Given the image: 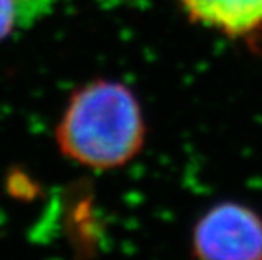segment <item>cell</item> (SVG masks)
Listing matches in <instances>:
<instances>
[{"label":"cell","mask_w":262,"mask_h":260,"mask_svg":"<svg viewBox=\"0 0 262 260\" xmlns=\"http://www.w3.org/2000/svg\"><path fill=\"white\" fill-rule=\"evenodd\" d=\"M19 9L15 0H0V41L7 39L17 26Z\"/></svg>","instance_id":"obj_4"},{"label":"cell","mask_w":262,"mask_h":260,"mask_svg":"<svg viewBox=\"0 0 262 260\" xmlns=\"http://www.w3.org/2000/svg\"><path fill=\"white\" fill-rule=\"evenodd\" d=\"M198 24L228 37H245L262 27V0H174Z\"/></svg>","instance_id":"obj_3"},{"label":"cell","mask_w":262,"mask_h":260,"mask_svg":"<svg viewBox=\"0 0 262 260\" xmlns=\"http://www.w3.org/2000/svg\"><path fill=\"white\" fill-rule=\"evenodd\" d=\"M196 260H262V217L249 204L220 201L196 220L191 231Z\"/></svg>","instance_id":"obj_2"},{"label":"cell","mask_w":262,"mask_h":260,"mask_svg":"<svg viewBox=\"0 0 262 260\" xmlns=\"http://www.w3.org/2000/svg\"><path fill=\"white\" fill-rule=\"evenodd\" d=\"M147 127L136 93L114 80H95L70 97L56 127L61 154L83 168L129 164L146 144Z\"/></svg>","instance_id":"obj_1"}]
</instances>
